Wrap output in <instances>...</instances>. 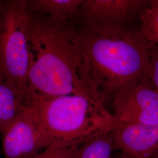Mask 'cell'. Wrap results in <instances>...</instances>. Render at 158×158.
<instances>
[{
    "label": "cell",
    "mask_w": 158,
    "mask_h": 158,
    "mask_svg": "<svg viewBox=\"0 0 158 158\" xmlns=\"http://www.w3.org/2000/svg\"><path fill=\"white\" fill-rule=\"evenodd\" d=\"M28 40L27 100L76 94L106 106L91 77L76 28L30 13Z\"/></svg>",
    "instance_id": "cell-1"
},
{
    "label": "cell",
    "mask_w": 158,
    "mask_h": 158,
    "mask_svg": "<svg viewBox=\"0 0 158 158\" xmlns=\"http://www.w3.org/2000/svg\"><path fill=\"white\" fill-rule=\"evenodd\" d=\"M77 29L106 106L116 92L147 77L150 47L141 31L125 27Z\"/></svg>",
    "instance_id": "cell-2"
},
{
    "label": "cell",
    "mask_w": 158,
    "mask_h": 158,
    "mask_svg": "<svg viewBox=\"0 0 158 158\" xmlns=\"http://www.w3.org/2000/svg\"><path fill=\"white\" fill-rule=\"evenodd\" d=\"M24 107L45 141L52 147H80L114 128L106 106L93 98L70 94L27 100Z\"/></svg>",
    "instance_id": "cell-3"
},
{
    "label": "cell",
    "mask_w": 158,
    "mask_h": 158,
    "mask_svg": "<svg viewBox=\"0 0 158 158\" xmlns=\"http://www.w3.org/2000/svg\"><path fill=\"white\" fill-rule=\"evenodd\" d=\"M27 0L0 1V79L14 87L25 102L31 65Z\"/></svg>",
    "instance_id": "cell-4"
},
{
    "label": "cell",
    "mask_w": 158,
    "mask_h": 158,
    "mask_svg": "<svg viewBox=\"0 0 158 158\" xmlns=\"http://www.w3.org/2000/svg\"><path fill=\"white\" fill-rule=\"evenodd\" d=\"M111 101L114 128L158 125V93L147 76L116 92Z\"/></svg>",
    "instance_id": "cell-5"
},
{
    "label": "cell",
    "mask_w": 158,
    "mask_h": 158,
    "mask_svg": "<svg viewBox=\"0 0 158 158\" xmlns=\"http://www.w3.org/2000/svg\"><path fill=\"white\" fill-rule=\"evenodd\" d=\"M148 1L143 0H82L78 28L124 27Z\"/></svg>",
    "instance_id": "cell-6"
},
{
    "label": "cell",
    "mask_w": 158,
    "mask_h": 158,
    "mask_svg": "<svg viewBox=\"0 0 158 158\" xmlns=\"http://www.w3.org/2000/svg\"><path fill=\"white\" fill-rule=\"evenodd\" d=\"M4 158H32L47 145L24 107L2 133Z\"/></svg>",
    "instance_id": "cell-7"
},
{
    "label": "cell",
    "mask_w": 158,
    "mask_h": 158,
    "mask_svg": "<svg viewBox=\"0 0 158 158\" xmlns=\"http://www.w3.org/2000/svg\"><path fill=\"white\" fill-rule=\"evenodd\" d=\"M115 150L132 158L158 156V125H132L113 130Z\"/></svg>",
    "instance_id": "cell-8"
},
{
    "label": "cell",
    "mask_w": 158,
    "mask_h": 158,
    "mask_svg": "<svg viewBox=\"0 0 158 158\" xmlns=\"http://www.w3.org/2000/svg\"><path fill=\"white\" fill-rule=\"evenodd\" d=\"M82 0H27L29 12L78 28Z\"/></svg>",
    "instance_id": "cell-9"
},
{
    "label": "cell",
    "mask_w": 158,
    "mask_h": 158,
    "mask_svg": "<svg viewBox=\"0 0 158 158\" xmlns=\"http://www.w3.org/2000/svg\"><path fill=\"white\" fill-rule=\"evenodd\" d=\"M25 102V99L14 87L0 79V134L23 110Z\"/></svg>",
    "instance_id": "cell-10"
},
{
    "label": "cell",
    "mask_w": 158,
    "mask_h": 158,
    "mask_svg": "<svg viewBox=\"0 0 158 158\" xmlns=\"http://www.w3.org/2000/svg\"><path fill=\"white\" fill-rule=\"evenodd\" d=\"M115 151L112 130L83 143L79 148L77 158H113Z\"/></svg>",
    "instance_id": "cell-11"
},
{
    "label": "cell",
    "mask_w": 158,
    "mask_h": 158,
    "mask_svg": "<svg viewBox=\"0 0 158 158\" xmlns=\"http://www.w3.org/2000/svg\"><path fill=\"white\" fill-rule=\"evenodd\" d=\"M142 34L150 48L158 49V8L150 6L140 16Z\"/></svg>",
    "instance_id": "cell-12"
},
{
    "label": "cell",
    "mask_w": 158,
    "mask_h": 158,
    "mask_svg": "<svg viewBox=\"0 0 158 158\" xmlns=\"http://www.w3.org/2000/svg\"><path fill=\"white\" fill-rule=\"evenodd\" d=\"M79 148V146L49 147L32 158H77Z\"/></svg>",
    "instance_id": "cell-13"
},
{
    "label": "cell",
    "mask_w": 158,
    "mask_h": 158,
    "mask_svg": "<svg viewBox=\"0 0 158 158\" xmlns=\"http://www.w3.org/2000/svg\"><path fill=\"white\" fill-rule=\"evenodd\" d=\"M147 77L158 93V49L150 48Z\"/></svg>",
    "instance_id": "cell-14"
},
{
    "label": "cell",
    "mask_w": 158,
    "mask_h": 158,
    "mask_svg": "<svg viewBox=\"0 0 158 158\" xmlns=\"http://www.w3.org/2000/svg\"><path fill=\"white\" fill-rule=\"evenodd\" d=\"M113 158H132L129 156L125 155L124 153L119 152L117 155H115V156H113Z\"/></svg>",
    "instance_id": "cell-15"
},
{
    "label": "cell",
    "mask_w": 158,
    "mask_h": 158,
    "mask_svg": "<svg viewBox=\"0 0 158 158\" xmlns=\"http://www.w3.org/2000/svg\"><path fill=\"white\" fill-rule=\"evenodd\" d=\"M149 3L150 4V6H152L154 7H156L158 8V0H152V1H149Z\"/></svg>",
    "instance_id": "cell-16"
},
{
    "label": "cell",
    "mask_w": 158,
    "mask_h": 158,
    "mask_svg": "<svg viewBox=\"0 0 158 158\" xmlns=\"http://www.w3.org/2000/svg\"><path fill=\"white\" fill-rule=\"evenodd\" d=\"M158 158V156H155V157H153V158Z\"/></svg>",
    "instance_id": "cell-17"
}]
</instances>
